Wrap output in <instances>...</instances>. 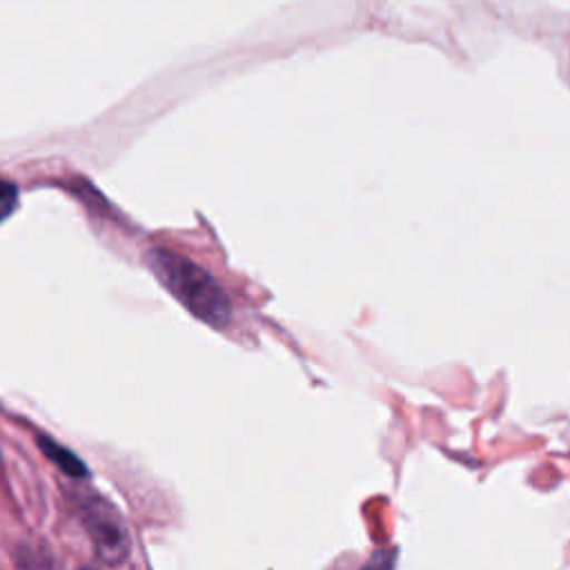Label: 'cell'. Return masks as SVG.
<instances>
[{"label":"cell","instance_id":"cell-1","mask_svg":"<svg viewBox=\"0 0 570 570\" xmlns=\"http://www.w3.org/2000/svg\"><path fill=\"white\" fill-rule=\"evenodd\" d=\"M154 276L203 323L223 327L232 316V301L220 283L183 254L154 247L147 254Z\"/></svg>","mask_w":570,"mask_h":570},{"label":"cell","instance_id":"cell-2","mask_svg":"<svg viewBox=\"0 0 570 570\" xmlns=\"http://www.w3.org/2000/svg\"><path fill=\"white\" fill-rule=\"evenodd\" d=\"M82 523L100 561L116 566L129 554V534L118 512L100 497L82 501Z\"/></svg>","mask_w":570,"mask_h":570},{"label":"cell","instance_id":"cell-3","mask_svg":"<svg viewBox=\"0 0 570 570\" xmlns=\"http://www.w3.org/2000/svg\"><path fill=\"white\" fill-rule=\"evenodd\" d=\"M38 448H40V452L58 468V470H62L67 476H71V479H85L87 474H89V470H87V465L71 452V450H67L65 445H60L58 441H53L51 436H38Z\"/></svg>","mask_w":570,"mask_h":570},{"label":"cell","instance_id":"cell-4","mask_svg":"<svg viewBox=\"0 0 570 570\" xmlns=\"http://www.w3.org/2000/svg\"><path fill=\"white\" fill-rule=\"evenodd\" d=\"M18 205V187L9 180H0V223L7 220Z\"/></svg>","mask_w":570,"mask_h":570}]
</instances>
